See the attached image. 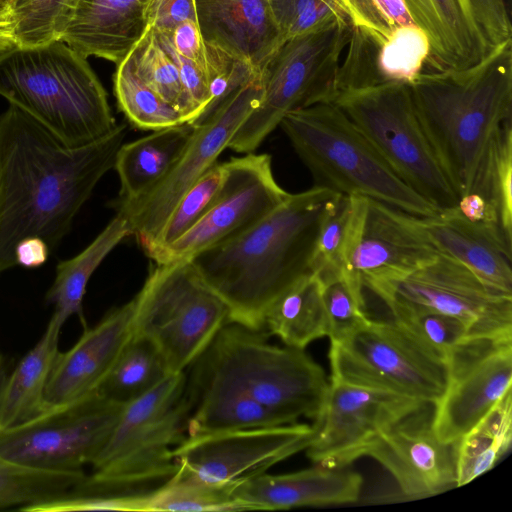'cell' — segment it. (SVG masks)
<instances>
[{
    "mask_svg": "<svg viewBox=\"0 0 512 512\" xmlns=\"http://www.w3.org/2000/svg\"><path fill=\"white\" fill-rule=\"evenodd\" d=\"M125 124L70 148L13 105L0 114V273L16 266L25 237L42 238L51 252L100 179L114 167Z\"/></svg>",
    "mask_w": 512,
    "mask_h": 512,
    "instance_id": "cell-1",
    "label": "cell"
},
{
    "mask_svg": "<svg viewBox=\"0 0 512 512\" xmlns=\"http://www.w3.org/2000/svg\"><path fill=\"white\" fill-rule=\"evenodd\" d=\"M340 195L318 186L289 194L249 229L190 259L225 304L229 323L264 330L273 301L312 273L320 226Z\"/></svg>",
    "mask_w": 512,
    "mask_h": 512,
    "instance_id": "cell-2",
    "label": "cell"
},
{
    "mask_svg": "<svg viewBox=\"0 0 512 512\" xmlns=\"http://www.w3.org/2000/svg\"><path fill=\"white\" fill-rule=\"evenodd\" d=\"M409 86L424 132L460 198L512 115V40L475 65L422 72Z\"/></svg>",
    "mask_w": 512,
    "mask_h": 512,
    "instance_id": "cell-3",
    "label": "cell"
},
{
    "mask_svg": "<svg viewBox=\"0 0 512 512\" xmlns=\"http://www.w3.org/2000/svg\"><path fill=\"white\" fill-rule=\"evenodd\" d=\"M0 96L70 148L90 144L117 125L87 58L63 40L1 53Z\"/></svg>",
    "mask_w": 512,
    "mask_h": 512,
    "instance_id": "cell-4",
    "label": "cell"
},
{
    "mask_svg": "<svg viewBox=\"0 0 512 512\" xmlns=\"http://www.w3.org/2000/svg\"><path fill=\"white\" fill-rule=\"evenodd\" d=\"M279 126L310 171L314 186L369 198L413 216L439 212L401 180L334 103L292 110Z\"/></svg>",
    "mask_w": 512,
    "mask_h": 512,
    "instance_id": "cell-5",
    "label": "cell"
},
{
    "mask_svg": "<svg viewBox=\"0 0 512 512\" xmlns=\"http://www.w3.org/2000/svg\"><path fill=\"white\" fill-rule=\"evenodd\" d=\"M268 332L225 324L192 364V373L221 380L280 416L286 424L315 419L329 382L305 349L276 346Z\"/></svg>",
    "mask_w": 512,
    "mask_h": 512,
    "instance_id": "cell-6",
    "label": "cell"
},
{
    "mask_svg": "<svg viewBox=\"0 0 512 512\" xmlns=\"http://www.w3.org/2000/svg\"><path fill=\"white\" fill-rule=\"evenodd\" d=\"M185 371L170 374L125 404L107 441L92 462L93 473L70 491H116L168 479L176 470L173 449L186 437L192 403Z\"/></svg>",
    "mask_w": 512,
    "mask_h": 512,
    "instance_id": "cell-7",
    "label": "cell"
},
{
    "mask_svg": "<svg viewBox=\"0 0 512 512\" xmlns=\"http://www.w3.org/2000/svg\"><path fill=\"white\" fill-rule=\"evenodd\" d=\"M331 102L411 189L439 211L457 206L459 197L420 123L409 83L348 88Z\"/></svg>",
    "mask_w": 512,
    "mask_h": 512,
    "instance_id": "cell-8",
    "label": "cell"
},
{
    "mask_svg": "<svg viewBox=\"0 0 512 512\" xmlns=\"http://www.w3.org/2000/svg\"><path fill=\"white\" fill-rule=\"evenodd\" d=\"M351 32L348 19L336 18L287 40L266 64L260 103L237 129L228 148L252 153L288 112L331 102Z\"/></svg>",
    "mask_w": 512,
    "mask_h": 512,
    "instance_id": "cell-9",
    "label": "cell"
},
{
    "mask_svg": "<svg viewBox=\"0 0 512 512\" xmlns=\"http://www.w3.org/2000/svg\"><path fill=\"white\" fill-rule=\"evenodd\" d=\"M134 301L133 332L154 344L171 374L191 366L229 323L190 260L156 264Z\"/></svg>",
    "mask_w": 512,
    "mask_h": 512,
    "instance_id": "cell-10",
    "label": "cell"
},
{
    "mask_svg": "<svg viewBox=\"0 0 512 512\" xmlns=\"http://www.w3.org/2000/svg\"><path fill=\"white\" fill-rule=\"evenodd\" d=\"M331 380L419 401L438 402L449 385V368L438 354L401 325L371 318L331 342Z\"/></svg>",
    "mask_w": 512,
    "mask_h": 512,
    "instance_id": "cell-11",
    "label": "cell"
},
{
    "mask_svg": "<svg viewBox=\"0 0 512 512\" xmlns=\"http://www.w3.org/2000/svg\"><path fill=\"white\" fill-rule=\"evenodd\" d=\"M263 92L262 76L244 83L205 121L193 125L194 133L185 151L155 187L136 199L110 202L145 253L179 199L228 148L237 129L259 105Z\"/></svg>",
    "mask_w": 512,
    "mask_h": 512,
    "instance_id": "cell-12",
    "label": "cell"
},
{
    "mask_svg": "<svg viewBox=\"0 0 512 512\" xmlns=\"http://www.w3.org/2000/svg\"><path fill=\"white\" fill-rule=\"evenodd\" d=\"M374 294L391 315L442 313L464 321L479 337L512 340V294L489 286L465 265L441 253Z\"/></svg>",
    "mask_w": 512,
    "mask_h": 512,
    "instance_id": "cell-13",
    "label": "cell"
},
{
    "mask_svg": "<svg viewBox=\"0 0 512 512\" xmlns=\"http://www.w3.org/2000/svg\"><path fill=\"white\" fill-rule=\"evenodd\" d=\"M124 405L99 391L74 403L0 430V456L52 471H79L92 464Z\"/></svg>",
    "mask_w": 512,
    "mask_h": 512,
    "instance_id": "cell-14",
    "label": "cell"
},
{
    "mask_svg": "<svg viewBox=\"0 0 512 512\" xmlns=\"http://www.w3.org/2000/svg\"><path fill=\"white\" fill-rule=\"evenodd\" d=\"M350 200L341 275L357 289L374 293L438 256L416 216L362 196Z\"/></svg>",
    "mask_w": 512,
    "mask_h": 512,
    "instance_id": "cell-15",
    "label": "cell"
},
{
    "mask_svg": "<svg viewBox=\"0 0 512 512\" xmlns=\"http://www.w3.org/2000/svg\"><path fill=\"white\" fill-rule=\"evenodd\" d=\"M224 185L200 220L150 259L156 264L190 260L259 222L290 193L276 181L269 154L247 153L225 162Z\"/></svg>",
    "mask_w": 512,
    "mask_h": 512,
    "instance_id": "cell-16",
    "label": "cell"
},
{
    "mask_svg": "<svg viewBox=\"0 0 512 512\" xmlns=\"http://www.w3.org/2000/svg\"><path fill=\"white\" fill-rule=\"evenodd\" d=\"M314 431L313 425L296 422L186 435L173 449L174 473L210 484L234 483L305 450Z\"/></svg>",
    "mask_w": 512,
    "mask_h": 512,
    "instance_id": "cell-17",
    "label": "cell"
},
{
    "mask_svg": "<svg viewBox=\"0 0 512 512\" xmlns=\"http://www.w3.org/2000/svg\"><path fill=\"white\" fill-rule=\"evenodd\" d=\"M422 401L330 380L324 406L314 419L305 449L316 465L343 468L359 457L379 434Z\"/></svg>",
    "mask_w": 512,
    "mask_h": 512,
    "instance_id": "cell-18",
    "label": "cell"
},
{
    "mask_svg": "<svg viewBox=\"0 0 512 512\" xmlns=\"http://www.w3.org/2000/svg\"><path fill=\"white\" fill-rule=\"evenodd\" d=\"M434 403L422 401L379 434L363 451L396 480L407 499L431 497L457 487V445L438 439Z\"/></svg>",
    "mask_w": 512,
    "mask_h": 512,
    "instance_id": "cell-19",
    "label": "cell"
},
{
    "mask_svg": "<svg viewBox=\"0 0 512 512\" xmlns=\"http://www.w3.org/2000/svg\"><path fill=\"white\" fill-rule=\"evenodd\" d=\"M134 298L108 312L79 340L60 352L44 395V411L97 392L133 332Z\"/></svg>",
    "mask_w": 512,
    "mask_h": 512,
    "instance_id": "cell-20",
    "label": "cell"
},
{
    "mask_svg": "<svg viewBox=\"0 0 512 512\" xmlns=\"http://www.w3.org/2000/svg\"><path fill=\"white\" fill-rule=\"evenodd\" d=\"M206 45L220 49L261 75L285 43L268 0H195Z\"/></svg>",
    "mask_w": 512,
    "mask_h": 512,
    "instance_id": "cell-21",
    "label": "cell"
},
{
    "mask_svg": "<svg viewBox=\"0 0 512 512\" xmlns=\"http://www.w3.org/2000/svg\"><path fill=\"white\" fill-rule=\"evenodd\" d=\"M512 344L495 349L450 375L434 405L433 429L445 443L459 441L511 389Z\"/></svg>",
    "mask_w": 512,
    "mask_h": 512,
    "instance_id": "cell-22",
    "label": "cell"
},
{
    "mask_svg": "<svg viewBox=\"0 0 512 512\" xmlns=\"http://www.w3.org/2000/svg\"><path fill=\"white\" fill-rule=\"evenodd\" d=\"M362 477L343 468L321 465L285 474L265 472L237 483L233 496L246 510H283L358 500Z\"/></svg>",
    "mask_w": 512,
    "mask_h": 512,
    "instance_id": "cell-23",
    "label": "cell"
},
{
    "mask_svg": "<svg viewBox=\"0 0 512 512\" xmlns=\"http://www.w3.org/2000/svg\"><path fill=\"white\" fill-rule=\"evenodd\" d=\"M415 219L439 253L459 261L489 286L512 294V244L497 229L466 219L457 207Z\"/></svg>",
    "mask_w": 512,
    "mask_h": 512,
    "instance_id": "cell-24",
    "label": "cell"
},
{
    "mask_svg": "<svg viewBox=\"0 0 512 512\" xmlns=\"http://www.w3.org/2000/svg\"><path fill=\"white\" fill-rule=\"evenodd\" d=\"M429 43L422 72L460 70L480 62L490 51L468 0H403Z\"/></svg>",
    "mask_w": 512,
    "mask_h": 512,
    "instance_id": "cell-25",
    "label": "cell"
},
{
    "mask_svg": "<svg viewBox=\"0 0 512 512\" xmlns=\"http://www.w3.org/2000/svg\"><path fill=\"white\" fill-rule=\"evenodd\" d=\"M147 0H81L63 41L84 57L118 64L146 25Z\"/></svg>",
    "mask_w": 512,
    "mask_h": 512,
    "instance_id": "cell-26",
    "label": "cell"
},
{
    "mask_svg": "<svg viewBox=\"0 0 512 512\" xmlns=\"http://www.w3.org/2000/svg\"><path fill=\"white\" fill-rule=\"evenodd\" d=\"M187 390L192 403L188 436L286 424L276 413L221 380L192 373Z\"/></svg>",
    "mask_w": 512,
    "mask_h": 512,
    "instance_id": "cell-27",
    "label": "cell"
},
{
    "mask_svg": "<svg viewBox=\"0 0 512 512\" xmlns=\"http://www.w3.org/2000/svg\"><path fill=\"white\" fill-rule=\"evenodd\" d=\"M194 129L187 122L123 143L113 167L120 180V191L115 200L130 201L155 187L183 154Z\"/></svg>",
    "mask_w": 512,
    "mask_h": 512,
    "instance_id": "cell-28",
    "label": "cell"
},
{
    "mask_svg": "<svg viewBox=\"0 0 512 512\" xmlns=\"http://www.w3.org/2000/svg\"><path fill=\"white\" fill-rule=\"evenodd\" d=\"M63 324L51 316L39 341L17 364L0 391V430L44 412V395L59 351Z\"/></svg>",
    "mask_w": 512,
    "mask_h": 512,
    "instance_id": "cell-29",
    "label": "cell"
},
{
    "mask_svg": "<svg viewBox=\"0 0 512 512\" xmlns=\"http://www.w3.org/2000/svg\"><path fill=\"white\" fill-rule=\"evenodd\" d=\"M128 236H131L129 226L115 215L81 252L58 262L55 278L45 296L46 302L54 307L52 317L64 324L76 315L85 325L83 298L88 282L106 256Z\"/></svg>",
    "mask_w": 512,
    "mask_h": 512,
    "instance_id": "cell-30",
    "label": "cell"
},
{
    "mask_svg": "<svg viewBox=\"0 0 512 512\" xmlns=\"http://www.w3.org/2000/svg\"><path fill=\"white\" fill-rule=\"evenodd\" d=\"M264 329L298 349L327 336L322 283L316 274L302 277L273 301L264 316Z\"/></svg>",
    "mask_w": 512,
    "mask_h": 512,
    "instance_id": "cell-31",
    "label": "cell"
},
{
    "mask_svg": "<svg viewBox=\"0 0 512 512\" xmlns=\"http://www.w3.org/2000/svg\"><path fill=\"white\" fill-rule=\"evenodd\" d=\"M512 442V391L495 406L457 445V487L491 470L510 449Z\"/></svg>",
    "mask_w": 512,
    "mask_h": 512,
    "instance_id": "cell-32",
    "label": "cell"
},
{
    "mask_svg": "<svg viewBox=\"0 0 512 512\" xmlns=\"http://www.w3.org/2000/svg\"><path fill=\"white\" fill-rule=\"evenodd\" d=\"M122 61L175 108L186 122L192 123L198 118L199 114L184 88L175 57L151 27H145Z\"/></svg>",
    "mask_w": 512,
    "mask_h": 512,
    "instance_id": "cell-33",
    "label": "cell"
},
{
    "mask_svg": "<svg viewBox=\"0 0 512 512\" xmlns=\"http://www.w3.org/2000/svg\"><path fill=\"white\" fill-rule=\"evenodd\" d=\"M170 374L154 344L132 332L98 391L125 405L153 389Z\"/></svg>",
    "mask_w": 512,
    "mask_h": 512,
    "instance_id": "cell-34",
    "label": "cell"
},
{
    "mask_svg": "<svg viewBox=\"0 0 512 512\" xmlns=\"http://www.w3.org/2000/svg\"><path fill=\"white\" fill-rule=\"evenodd\" d=\"M469 192L481 195L493 209L497 224L512 243V120L497 131Z\"/></svg>",
    "mask_w": 512,
    "mask_h": 512,
    "instance_id": "cell-35",
    "label": "cell"
},
{
    "mask_svg": "<svg viewBox=\"0 0 512 512\" xmlns=\"http://www.w3.org/2000/svg\"><path fill=\"white\" fill-rule=\"evenodd\" d=\"M86 475L79 471H52L27 466L0 456V508L20 509L69 492Z\"/></svg>",
    "mask_w": 512,
    "mask_h": 512,
    "instance_id": "cell-36",
    "label": "cell"
},
{
    "mask_svg": "<svg viewBox=\"0 0 512 512\" xmlns=\"http://www.w3.org/2000/svg\"><path fill=\"white\" fill-rule=\"evenodd\" d=\"M240 481L210 484L174 473L158 489L145 493V511H245L233 496Z\"/></svg>",
    "mask_w": 512,
    "mask_h": 512,
    "instance_id": "cell-37",
    "label": "cell"
},
{
    "mask_svg": "<svg viewBox=\"0 0 512 512\" xmlns=\"http://www.w3.org/2000/svg\"><path fill=\"white\" fill-rule=\"evenodd\" d=\"M81 0H11L16 46L63 40Z\"/></svg>",
    "mask_w": 512,
    "mask_h": 512,
    "instance_id": "cell-38",
    "label": "cell"
},
{
    "mask_svg": "<svg viewBox=\"0 0 512 512\" xmlns=\"http://www.w3.org/2000/svg\"><path fill=\"white\" fill-rule=\"evenodd\" d=\"M114 93L120 110L138 129L157 131L187 123L122 60L114 75Z\"/></svg>",
    "mask_w": 512,
    "mask_h": 512,
    "instance_id": "cell-39",
    "label": "cell"
},
{
    "mask_svg": "<svg viewBox=\"0 0 512 512\" xmlns=\"http://www.w3.org/2000/svg\"><path fill=\"white\" fill-rule=\"evenodd\" d=\"M227 175L224 163H215L179 199L146 253L151 258L180 238L206 213L219 195Z\"/></svg>",
    "mask_w": 512,
    "mask_h": 512,
    "instance_id": "cell-40",
    "label": "cell"
},
{
    "mask_svg": "<svg viewBox=\"0 0 512 512\" xmlns=\"http://www.w3.org/2000/svg\"><path fill=\"white\" fill-rule=\"evenodd\" d=\"M320 281L330 342L344 338L370 319L363 291L341 274Z\"/></svg>",
    "mask_w": 512,
    "mask_h": 512,
    "instance_id": "cell-41",
    "label": "cell"
},
{
    "mask_svg": "<svg viewBox=\"0 0 512 512\" xmlns=\"http://www.w3.org/2000/svg\"><path fill=\"white\" fill-rule=\"evenodd\" d=\"M350 213V196L340 195L320 226L311 263L320 279L341 274Z\"/></svg>",
    "mask_w": 512,
    "mask_h": 512,
    "instance_id": "cell-42",
    "label": "cell"
},
{
    "mask_svg": "<svg viewBox=\"0 0 512 512\" xmlns=\"http://www.w3.org/2000/svg\"><path fill=\"white\" fill-rule=\"evenodd\" d=\"M268 3L284 42L336 18L350 21L337 0H268Z\"/></svg>",
    "mask_w": 512,
    "mask_h": 512,
    "instance_id": "cell-43",
    "label": "cell"
},
{
    "mask_svg": "<svg viewBox=\"0 0 512 512\" xmlns=\"http://www.w3.org/2000/svg\"><path fill=\"white\" fill-rule=\"evenodd\" d=\"M468 3L489 51L511 39L510 0H468Z\"/></svg>",
    "mask_w": 512,
    "mask_h": 512,
    "instance_id": "cell-44",
    "label": "cell"
},
{
    "mask_svg": "<svg viewBox=\"0 0 512 512\" xmlns=\"http://www.w3.org/2000/svg\"><path fill=\"white\" fill-rule=\"evenodd\" d=\"M144 20L157 32H169L185 21L197 20L195 0H147Z\"/></svg>",
    "mask_w": 512,
    "mask_h": 512,
    "instance_id": "cell-45",
    "label": "cell"
},
{
    "mask_svg": "<svg viewBox=\"0 0 512 512\" xmlns=\"http://www.w3.org/2000/svg\"><path fill=\"white\" fill-rule=\"evenodd\" d=\"M157 33L177 55L198 64L208 72L207 47L200 33L197 20H188L177 25L169 32Z\"/></svg>",
    "mask_w": 512,
    "mask_h": 512,
    "instance_id": "cell-46",
    "label": "cell"
},
{
    "mask_svg": "<svg viewBox=\"0 0 512 512\" xmlns=\"http://www.w3.org/2000/svg\"><path fill=\"white\" fill-rule=\"evenodd\" d=\"M456 207L466 219L472 222L490 225L497 229L502 234L501 230L498 227L493 209L490 207L487 201L478 193L468 192L464 194L459 198ZM502 236L504 237L503 234Z\"/></svg>",
    "mask_w": 512,
    "mask_h": 512,
    "instance_id": "cell-47",
    "label": "cell"
},
{
    "mask_svg": "<svg viewBox=\"0 0 512 512\" xmlns=\"http://www.w3.org/2000/svg\"><path fill=\"white\" fill-rule=\"evenodd\" d=\"M50 253L48 244L42 238L30 236L17 243L14 257L16 265L37 268L47 261Z\"/></svg>",
    "mask_w": 512,
    "mask_h": 512,
    "instance_id": "cell-48",
    "label": "cell"
},
{
    "mask_svg": "<svg viewBox=\"0 0 512 512\" xmlns=\"http://www.w3.org/2000/svg\"><path fill=\"white\" fill-rule=\"evenodd\" d=\"M16 46L11 0H0V54Z\"/></svg>",
    "mask_w": 512,
    "mask_h": 512,
    "instance_id": "cell-49",
    "label": "cell"
}]
</instances>
